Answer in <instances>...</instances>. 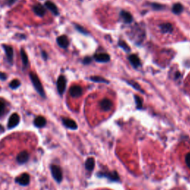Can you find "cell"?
Returning <instances> with one entry per match:
<instances>
[{
    "mask_svg": "<svg viewBox=\"0 0 190 190\" xmlns=\"http://www.w3.org/2000/svg\"><path fill=\"white\" fill-rule=\"evenodd\" d=\"M160 28L161 30V31L164 33H172L173 31V26L171 23L166 22V23H163L160 25Z\"/></svg>",
    "mask_w": 190,
    "mask_h": 190,
    "instance_id": "cell-16",
    "label": "cell"
},
{
    "mask_svg": "<svg viewBox=\"0 0 190 190\" xmlns=\"http://www.w3.org/2000/svg\"><path fill=\"white\" fill-rule=\"evenodd\" d=\"M100 106L102 111H104V112H108V111L112 109L113 103L112 101L108 100V99H103V100L100 102Z\"/></svg>",
    "mask_w": 190,
    "mask_h": 190,
    "instance_id": "cell-7",
    "label": "cell"
},
{
    "mask_svg": "<svg viewBox=\"0 0 190 190\" xmlns=\"http://www.w3.org/2000/svg\"><path fill=\"white\" fill-rule=\"evenodd\" d=\"M19 86H20V82L18 80H13L12 82H10L9 84V86L11 87L12 89H16L19 88Z\"/></svg>",
    "mask_w": 190,
    "mask_h": 190,
    "instance_id": "cell-25",
    "label": "cell"
},
{
    "mask_svg": "<svg viewBox=\"0 0 190 190\" xmlns=\"http://www.w3.org/2000/svg\"><path fill=\"white\" fill-rule=\"evenodd\" d=\"M30 78H31V82H32L33 86L36 90L37 91V92L39 93V95L41 97H42L43 98H45V91L43 89V87L42 86V83L39 80V77H37V75L34 74L33 72L30 73Z\"/></svg>",
    "mask_w": 190,
    "mask_h": 190,
    "instance_id": "cell-1",
    "label": "cell"
},
{
    "mask_svg": "<svg viewBox=\"0 0 190 190\" xmlns=\"http://www.w3.org/2000/svg\"><path fill=\"white\" fill-rule=\"evenodd\" d=\"M62 123L65 127L70 128V129L72 130H75L77 128V125L74 120H71V119L69 118H62Z\"/></svg>",
    "mask_w": 190,
    "mask_h": 190,
    "instance_id": "cell-10",
    "label": "cell"
},
{
    "mask_svg": "<svg viewBox=\"0 0 190 190\" xmlns=\"http://www.w3.org/2000/svg\"><path fill=\"white\" fill-rule=\"evenodd\" d=\"M51 171L55 181L60 183L62 180V172L61 168L57 165H52L51 166Z\"/></svg>",
    "mask_w": 190,
    "mask_h": 190,
    "instance_id": "cell-2",
    "label": "cell"
},
{
    "mask_svg": "<svg viewBox=\"0 0 190 190\" xmlns=\"http://www.w3.org/2000/svg\"><path fill=\"white\" fill-rule=\"evenodd\" d=\"M33 123H34L35 126H37V128L44 127L45 125H46V120H45L44 117L39 116L35 118Z\"/></svg>",
    "mask_w": 190,
    "mask_h": 190,
    "instance_id": "cell-17",
    "label": "cell"
},
{
    "mask_svg": "<svg viewBox=\"0 0 190 190\" xmlns=\"http://www.w3.org/2000/svg\"><path fill=\"white\" fill-rule=\"evenodd\" d=\"M76 28H77V30H78V31H80V33H84V34H87V33H88V32H87L86 30L83 28L82 26H80V25H76Z\"/></svg>",
    "mask_w": 190,
    "mask_h": 190,
    "instance_id": "cell-30",
    "label": "cell"
},
{
    "mask_svg": "<svg viewBox=\"0 0 190 190\" xmlns=\"http://www.w3.org/2000/svg\"><path fill=\"white\" fill-rule=\"evenodd\" d=\"M183 7L181 3H176L173 5L172 7V12H173L175 14H180L182 11H183Z\"/></svg>",
    "mask_w": 190,
    "mask_h": 190,
    "instance_id": "cell-21",
    "label": "cell"
},
{
    "mask_svg": "<svg viewBox=\"0 0 190 190\" xmlns=\"http://www.w3.org/2000/svg\"><path fill=\"white\" fill-rule=\"evenodd\" d=\"M19 116L18 115L17 113H14L10 117L8 122V128H13L16 127L19 122Z\"/></svg>",
    "mask_w": 190,
    "mask_h": 190,
    "instance_id": "cell-4",
    "label": "cell"
},
{
    "mask_svg": "<svg viewBox=\"0 0 190 190\" xmlns=\"http://www.w3.org/2000/svg\"><path fill=\"white\" fill-rule=\"evenodd\" d=\"M69 93H70V95L72 98H80L81 95L82 94V88L79 86H73L72 87H71Z\"/></svg>",
    "mask_w": 190,
    "mask_h": 190,
    "instance_id": "cell-6",
    "label": "cell"
},
{
    "mask_svg": "<svg viewBox=\"0 0 190 190\" xmlns=\"http://www.w3.org/2000/svg\"><path fill=\"white\" fill-rule=\"evenodd\" d=\"M21 57L24 66L27 67L28 65V58L26 53H25V51H24L23 49H22L21 50Z\"/></svg>",
    "mask_w": 190,
    "mask_h": 190,
    "instance_id": "cell-23",
    "label": "cell"
},
{
    "mask_svg": "<svg viewBox=\"0 0 190 190\" xmlns=\"http://www.w3.org/2000/svg\"><path fill=\"white\" fill-rule=\"evenodd\" d=\"M6 79H7V75H6L5 73L0 72V80H5Z\"/></svg>",
    "mask_w": 190,
    "mask_h": 190,
    "instance_id": "cell-33",
    "label": "cell"
},
{
    "mask_svg": "<svg viewBox=\"0 0 190 190\" xmlns=\"http://www.w3.org/2000/svg\"><path fill=\"white\" fill-rule=\"evenodd\" d=\"M57 42L59 46L62 48H67L68 47L69 40L66 36L62 35L60 36V37H57Z\"/></svg>",
    "mask_w": 190,
    "mask_h": 190,
    "instance_id": "cell-8",
    "label": "cell"
},
{
    "mask_svg": "<svg viewBox=\"0 0 190 190\" xmlns=\"http://www.w3.org/2000/svg\"><path fill=\"white\" fill-rule=\"evenodd\" d=\"M128 61H129L131 63V65H132L133 67H134L135 68H138V67L140 66V60L139 57L137 56V55H135V54L130 55V56L128 57Z\"/></svg>",
    "mask_w": 190,
    "mask_h": 190,
    "instance_id": "cell-15",
    "label": "cell"
},
{
    "mask_svg": "<svg viewBox=\"0 0 190 190\" xmlns=\"http://www.w3.org/2000/svg\"><path fill=\"white\" fill-rule=\"evenodd\" d=\"M95 165V162L94 159L92 158H89L86 160V163H85V166H86V169L88 170V171L91 172L94 169Z\"/></svg>",
    "mask_w": 190,
    "mask_h": 190,
    "instance_id": "cell-20",
    "label": "cell"
},
{
    "mask_svg": "<svg viewBox=\"0 0 190 190\" xmlns=\"http://www.w3.org/2000/svg\"><path fill=\"white\" fill-rule=\"evenodd\" d=\"M16 183L21 186H27L30 183V176L28 174L24 173L22 175L16 178Z\"/></svg>",
    "mask_w": 190,
    "mask_h": 190,
    "instance_id": "cell-5",
    "label": "cell"
},
{
    "mask_svg": "<svg viewBox=\"0 0 190 190\" xmlns=\"http://www.w3.org/2000/svg\"><path fill=\"white\" fill-rule=\"evenodd\" d=\"M120 16H121L122 20L126 23H131L132 20H133V17H132V14H131L129 12L122 11L120 13Z\"/></svg>",
    "mask_w": 190,
    "mask_h": 190,
    "instance_id": "cell-18",
    "label": "cell"
},
{
    "mask_svg": "<svg viewBox=\"0 0 190 190\" xmlns=\"http://www.w3.org/2000/svg\"><path fill=\"white\" fill-rule=\"evenodd\" d=\"M100 177H106L108 179H110L111 181H119V175H118L116 172H101L99 175Z\"/></svg>",
    "mask_w": 190,
    "mask_h": 190,
    "instance_id": "cell-11",
    "label": "cell"
},
{
    "mask_svg": "<svg viewBox=\"0 0 190 190\" xmlns=\"http://www.w3.org/2000/svg\"><path fill=\"white\" fill-rule=\"evenodd\" d=\"M92 62V58H90V57H86L84 59H83V63L84 64H89V63H91Z\"/></svg>",
    "mask_w": 190,
    "mask_h": 190,
    "instance_id": "cell-32",
    "label": "cell"
},
{
    "mask_svg": "<svg viewBox=\"0 0 190 190\" xmlns=\"http://www.w3.org/2000/svg\"><path fill=\"white\" fill-rule=\"evenodd\" d=\"M57 86V91H58L59 94L60 95L63 94V93L65 92V88H66V80H65L64 76L61 75V76H59L58 77Z\"/></svg>",
    "mask_w": 190,
    "mask_h": 190,
    "instance_id": "cell-3",
    "label": "cell"
},
{
    "mask_svg": "<svg viewBox=\"0 0 190 190\" xmlns=\"http://www.w3.org/2000/svg\"><path fill=\"white\" fill-rule=\"evenodd\" d=\"M2 47L5 49V53L7 55V59L8 61V62L10 64H12L13 63V48H12L11 46H9V45H3Z\"/></svg>",
    "mask_w": 190,
    "mask_h": 190,
    "instance_id": "cell-9",
    "label": "cell"
},
{
    "mask_svg": "<svg viewBox=\"0 0 190 190\" xmlns=\"http://www.w3.org/2000/svg\"><path fill=\"white\" fill-rule=\"evenodd\" d=\"M45 6L47 7L48 9H49L50 11L52 12L54 15H58L59 14V11L58 8H57V7L55 5L54 3H53L51 1H47L46 2H45Z\"/></svg>",
    "mask_w": 190,
    "mask_h": 190,
    "instance_id": "cell-19",
    "label": "cell"
},
{
    "mask_svg": "<svg viewBox=\"0 0 190 190\" xmlns=\"http://www.w3.org/2000/svg\"><path fill=\"white\" fill-rule=\"evenodd\" d=\"M127 82L129 85H131V86H132V87H133V88H135L136 90L140 91V92H141L142 93H143V91H142V89H141V88H140V85L138 84V83H137L135 82V81H134V80H132V81H127Z\"/></svg>",
    "mask_w": 190,
    "mask_h": 190,
    "instance_id": "cell-24",
    "label": "cell"
},
{
    "mask_svg": "<svg viewBox=\"0 0 190 190\" xmlns=\"http://www.w3.org/2000/svg\"><path fill=\"white\" fill-rule=\"evenodd\" d=\"M151 6L154 10H162L164 8L163 5H160V4H158V3H152Z\"/></svg>",
    "mask_w": 190,
    "mask_h": 190,
    "instance_id": "cell-29",
    "label": "cell"
},
{
    "mask_svg": "<svg viewBox=\"0 0 190 190\" xmlns=\"http://www.w3.org/2000/svg\"><path fill=\"white\" fill-rule=\"evenodd\" d=\"M29 159V154L27 152L23 151L19 153L17 157V160L19 164H23L28 160Z\"/></svg>",
    "mask_w": 190,
    "mask_h": 190,
    "instance_id": "cell-12",
    "label": "cell"
},
{
    "mask_svg": "<svg viewBox=\"0 0 190 190\" xmlns=\"http://www.w3.org/2000/svg\"><path fill=\"white\" fill-rule=\"evenodd\" d=\"M90 80L92 81H94V82H103V83H108V80L106 79L103 78V77H101L99 76H93L90 77Z\"/></svg>",
    "mask_w": 190,
    "mask_h": 190,
    "instance_id": "cell-22",
    "label": "cell"
},
{
    "mask_svg": "<svg viewBox=\"0 0 190 190\" xmlns=\"http://www.w3.org/2000/svg\"><path fill=\"white\" fill-rule=\"evenodd\" d=\"M42 57H43V58H44L45 59H46L47 58H48V54L46 53L45 52V51H42Z\"/></svg>",
    "mask_w": 190,
    "mask_h": 190,
    "instance_id": "cell-34",
    "label": "cell"
},
{
    "mask_svg": "<svg viewBox=\"0 0 190 190\" xmlns=\"http://www.w3.org/2000/svg\"><path fill=\"white\" fill-rule=\"evenodd\" d=\"M119 46L121 47L124 51H128H128H130L129 46H128V45H127V43L125 42L124 41H122V40L119 41Z\"/></svg>",
    "mask_w": 190,
    "mask_h": 190,
    "instance_id": "cell-26",
    "label": "cell"
},
{
    "mask_svg": "<svg viewBox=\"0 0 190 190\" xmlns=\"http://www.w3.org/2000/svg\"><path fill=\"white\" fill-rule=\"evenodd\" d=\"M94 59L99 62H107L110 60V56L108 53H98L94 56Z\"/></svg>",
    "mask_w": 190,
    "mask_h": 190,
    "instance_id": "cell-13",
    "label": "cell"
},
{
    "mask_svg": "<svg viewBox=\"0 0 190 190\" xmlns=\"http://www.w3.org/2000/svg\"><path fill=\"white\" fill-rule=\"evenodd\" d=\"M33 11L37 16L39 17H42L45 14L46 11H45V8L42 5H41L40 4H37V5H34L33 7Z\"/></svg>",
    "mask_w": 190,
    "mask_h": 190,
    "instance_id": "cell-14",
    "label": "cell"
},
{
    "mask_svg": "<svg viewBox=\"0 0 190 190\" xmlns=\"http://www.w3.org/2000/svg\"><path fill=\"white\" fill-rule=\"evenodd\" d=\"M134 98H135V102L137 104V106H138V108H141L142 106V100L141 98H140V97L137 96L135 95L134 96Z\"/></svg>",
    "mask_w": 190,
    "mask_h": 190,
    "instance_id": "cell-27",
    "label": "cell"
},
{
    "mask_svg": "<svg viewBox=\"0 0 190 190\" xmlns=\"http://www.w3.org/2000/svg\"><path fill=\"white\" fill-rule=\"evenodd\" d=\"M5 110V103L3 100H0V117L3 114Z\"/></svg>",
    "mask_w": 190,
    "mask_h": 190,
    "instance_id": "cell-28",
    "label": "cell"
},
{
    "mask_svg": "<svg viewBox=\"0 0 190 190\" xmlns=\"http://www.w3.org/2000/svg\"><path fill=\"white\" fill-rule=\"evenodd\" d=\"M185 160H186V163H187V166L190 169V153H188L187 155H186Z\"/></svg>",
    "mask_w": 190,
    "mask_h": 190,
    "instance_id": "cell-31",
    "label": "cell"
}]
</instances>
